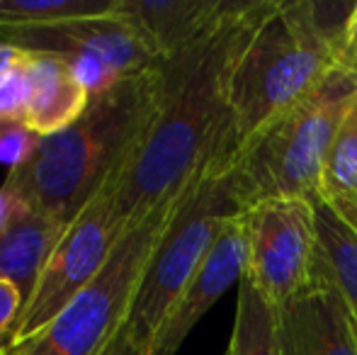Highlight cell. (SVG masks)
I'll use <instances>...</instances> for the list:
<instances>
[{
	"instance_id": "23",
	"label": "cell",
	"mask_w": 357,
	"mask_h": 355,
	"mask_svg": "<svg viewBox=\"0 0 357 355\" xmlns=\"http://www.w3.org/2000/svg\"><path fill=\"white\" fill-rule=\"evenodd\" d=\"M100 355H142V351H139L137 343L132 341L127 326H122L117 331V336H114L112 341L105 346V351L100 353Z\"/></svg>"
},
{
	"instance_id": "4",
	"label": "cell",
	"mask_w": 357,
	"mask_h": 355,
	"mask_svg": "<svg viewBox=\"0 0 357 355\" xmlns=\"http://www.w3.org/2000/svg\"><path fill=\"white\" fill-rule=\"evenodd\" d=\"M355 107L357 81L333 68L319 88L234 156L231 173L241 207L270 197L316 199L331 144Z\"/></svg>"
},
{
	"instance_id": "17",
	"label": "cell",
	"mask_w": 357,
	"mask_h": 355,
	"mask_svg": "<svg viewBox=\"0 0 357 355\" xmlns=\"http://www.w3.org/2000/svg\"><path fill=\"white\" fill-rule=\"evenodd\" d=\"M321 258L357 319V232L316 199Z\"/></svg>"
},
{
	"instance_id": "10",
	"label": "cell",
	"mask_w": 357,
	"mask_h": 355,
	"mask_svg": "<svg viewBox=\"0 0 357 355\" xmlns=\"http://www.w3.org/2000/svg\"><path fill=\"white\" fill-rule=\"evenodd\" d=\"M275 309L284 355H357V319L324 258L314 282Z\"/></svg>"
},
{
	"instance_id": "19",
	"label": "cell",
	"mask_w": 357,
	"mask_h": 355,
	"mask_svg": "<svg viewBox=\"0 0 357 355\" xmlns=\"http://www.w3.org/2000/svg\"><path fill=\"white\" fill-rule=\"evenodd\" d=\"M32 90V54L0 76V124H24Z\"/></svg>"
},
{
	"instance_id": "11",
	"label": "cell",
	"mask_w": 357,
	"mask_h": 355,
	"mask_svg": "<svg viewBox=\"0 0 357 355\" xmlns=\"http://www.w3.org/2000/svg\"><path fill=\"white\" fill-rule=\"evenodd\" d=\"M245 261H248V241H245L243 214L231 219L221 236L216 239L214 248L204 258L202 268L197 270L180 299L173 304L170 314L165 317L158 336L153 341L151 355H175L195 324L219 302V297L241 282L245 275Z\"/></svg>"
},
{
	"instance_id": "26",
	"label": "cell",
	"mask_w": 357,
	"mask_h": 355,
	"mask_svg": "<svg viewBox=\"0 0 357 355\" xmlns=\"http://www.w3.org/2000/svg\"><path fill=\"white\" fill-rule=\"evenodd\" d=\"M3 127H5V124H0V129H3Z\"/></svg>"
},
{
	"instance_id": "12",
	"label": "cell",
	"mask_w": 357,
	"mask_h": 355,
	"mask_svg": "<svg viewBox=\"0 0 357 355\" xmlns=\"http://www.w3.org/2000/svg\"><path fill=\"white\" fill-rule=\"evenodd\" d=\"M63 232L61 222L0 192V278L17 285L24 302Z\"/></svg>"
},
{
	"instance_id": "24",
	"label": "cell",
	"mask_w": 357,
	"mask_h": 355,
	"mask_svg": "<svg viewBox=\"0 0 357 355\" xmlns=\"http://www.w3.org/2000/svg\"><path fill=\"white\" fill-rule=\"evenodd\" d=\"M27 56H29V52H24V49H20V47H15V44L3 42V39H0V76H5L8 71H13L15 66H20Z\"/></svg>"
},
{
	"instance_id": "18",
	"label": "cell",
	"mask_w": 357,
	"mask_h": 355,
	"mask_svg": "<svg viewBox=\"0 0 357 355\" xmlns=\"http://www.w3.org/2000/svg\"><path fill=\"white\" fill-rule=\"evenodd\" d=\"M114 8L117 0H0V32L105 17Z\"/></svg>"
},
{
	"instance_id": "22",
	"label": "cell",
	"mask_w": 357,
	"mask_h": 355,
	"mask_svg": "<svg viewBox=\"0 0 357 355\" xmlns=\"http://www.w3.org/2000/svg\"><path fill=\"white\" fill-rule=\"evenodd\" d=\"M24 309V297L17 285L0 278V338H8Z\"/></svg>"
},
{
	"instance_id": "2",
	"label": "cell",
	"mask_w": 357,
	"mask_h": 355,
	"mask_svg": "<svg viewBox=\"0 0 357 355\" xmlns=\"http://www.w3.org/2000/svg\"><path fill=\"white\" fill-rule=\"evenodd\" d=\"M158 103L160 63L90 95L73 124L44 137L27 161L10 168L0 192L68 227L105 188L119 183Z\"/></svg>"
},
{
	"instance_id": "21",
	"label": "cell",
	"mask_w": 357,
	"mask_h": 355,
	"mask_svg": "<svg viewBox=\"0 0 357 355\" xmlns=\"http://www.w3.org/2000/svg\"><path fill=\"white\" fill-rule=\"evenodd\" d=\"M335 68L357 81V3L353 5V13L345 20V27L335 44Z\"/></svg>"
},
{
	"instance_id": "15",
	"label": "cell",
	"mask_w": 357,
	"mask_h": 355,
	"mask_svg": "<svg viewBox=\"0 0 357 355\" xmlns=\"http://www.w3.org/2000/svg\"><path fill=\"white\" fill-rule=\"evenodd\" d=\"M316 199L357 232V107L331 144Z\"/></svg>"
},
{
	"instance_id": "13",
	"label": "cell",
	"mask_w": 357,
	"mask_h": 355,
	"mask_svg": "<svg viewBox=\"0 0 357 355\" xmlns=\"http://www.w3.org/2000/svg\"><path fill=\"white\" fill-rule=\"evenodd\" d=\"M229 3L231 0H117V15L137 29L160 61H165L197 42Z\"/></svg>"
},
{
	"instance_id": "5",
	"label": "cell",
	"mask_w": 357,
	"mask_h": 355,
	"mask_svg": "<svg viewBox=\"0 0 357 355\" xmlns=\"http://www.w3.org/2000/svg\"><path fill=\"white\" fill-rule=\"evenodd\" d=\"M231 166L234 153L216 158L195 178L146 266L144 280L124 322L142 355H151L165 317L202 268L226 224L243 214Z\"/></svg>"
},
{
	"instance_id": "27",
	"label": "cell",
	"mask_w": 357,
	"mask_h": 355,
	"mask_svg": "<svg viewBox=\"0 0 357 355\" xmlns=\"http://www.w3.org/2000/svg\"><path fill=\"white\" fill-rule=\"evenodd\" d=\"M224 355H226V353H224Z\"/></svg>"
},
{
	"instance_id": "7",
	"label": "cell",
	"mask_w": 357,
	"mask_h": 355,
	"mask_svg": "<svg viewBox=\"0 0 357 355\" xmlns=\"http://www.w3.org/2000/svg\"><path fill=\"white\" fill-rule=\"evenodd\" d=\"M114 188L117 185L105 188L66 227L10 331L8 353L27 346L105 268L112 248L127 232L114 212Z\"/></svg>"
},
{
	"instance_id": "8",
	"label": "cell",
	"mask_w": 357,
	"mask_h": 355,
	"mask_svg": "<svg viewBox=\"0 0 357 355\" xmlns=\"http://www.w3.org/2000/svg\"><path fill=\"white\" fill-rule=\"evenodd\" d=\"M243 229L245 278L273 307L291 302L314 282L321 258L316 199H260L243 209Z\"/></svg>"
},
{
	"instance_id": "9",
	"label": "cell",
	"mask_w": 357,
	"mask_h": 355,
	"mask_svg": "<svg viewBox=\"0 0 357 355\" xmlns=\"http://www.w3.org/2000/svg\"><path fill=\"white\" fill-rule=\"evenodd\" d=\"M0 39L29 54H49L63 59L75 68L90 95L102 93L160 63V59L146 47L137 29L124 17H119L117 8L105 17L3 29Z\"/></svg>"
},
{
	"instance_id": "16",
	"label": "cell",
	"mask_w": 357,
	"mask_h": 355,
	"mask_svg": "<svg viewBox=\"0 0 357 355\" xmlns=\"http://www.w3.org/2000/svg\"><path fill=\"white\" fill-rule=\"evenodd\" d=\"M226 355H284L278 328V309L245 275L238 282L234 331Z\"/></svg>"
},
{
	"instance_id": "14",
	"label": "cell",
	"mask_w": 357,
	"mask_h": 355,
	"mask_svg": "<svg viewBox=\"0 0 357 355\" xmlns=\"http://www.w3.org/2000/svg\"><path fill=\"white\" fill-rule=\"evenodd\" d=\"M90 103V90L71 63L49 54H32V90H29L24 127L37 137H52L73 124Z\"/></svg>"
},
{
	"instance_id": "3",
	"label": "cell",
	"mask_w": 357,
	"mask_h": 355,
	"mask_svg": "<svg viewBox=\"0 0 357 355\" xmlns=\"http://www.w3.org/2000/svg\"><path fill=\"white\" fill-rule=\"evenodd\" d=\"M340 8L314 0H275L253 29L231 73L236 153L335 68V44L353 13L350 8L333 17Z\"/></svg>"
},
{
	"instance_id": "6",
	"label": "cell",
	"mask_w": 357,
	"mask_h": 355,
	"mask_svg": "<svg viewBox=\"0 0 357 355\" xmlns=\"http://www.w3.org/2000/svg\"><path fill=\"white\" fill-rule=\"evenodd\" d=\"M185 195V192H183ZM151 212L129 227L95 280L63 307V312L27 346L8 355H100L117 336L144 280L146 266L163 239L180 199Z\"/></svg>"
},
{
	"instance_id": "20",
	"label": "cell",
	"mask_w": 357,
	"mask_h": 355,
	"mask_svg": "<svg viewBox=\"0 0 357 355\" xmlns=\"http://www.w3.org/2000/svg\"><path fill=\"white\" fill-rule=\"evenodd\" d=\"M42 137L27 129L24 124H5L0 129V161L8 163L10 168L24 163L34 153Z\"/></svg>"
},
{
	"instance_id": "25",
	"label": "cell",
	"mask_w": 357,
	"mask_h": 355,
	"mask_svg": "<svg viewBox=\"0 0 357 355\" xmlns=\"http://www.w3.org/2000/svg\"><path fill=\"white\" fill-rule=\"evenodd\" d=\"M0 355H8V338H0Z\"/></svg>"
},
{
	"instance_id": "1",
	"label": "cell",
	"mask_w": 357,
	"mask_h": 355,
	"mask_svg": "<svg viewBox=\"0 0 357 355\" xmlns=\"http://www.w3.org/2000/svg\"><path fill=\"white\" fill-rule=\"evenodd\" d=\"M275 0H231L197 42L160 61V103L114 188L124 229L178 199L216 158L236 156L231 73Z\"/></svg>"
}]
</instances>
